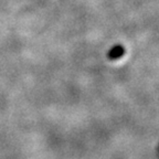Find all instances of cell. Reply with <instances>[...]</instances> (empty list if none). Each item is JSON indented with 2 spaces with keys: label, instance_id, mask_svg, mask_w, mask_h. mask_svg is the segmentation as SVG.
<instances>
[{
  "label": "cell",
  "instance_id": "6da1fadb",
  "mask_svg": "<svg viewBox=\"0 0 159 159\" xmlns=\"http://www.w3.org/2000/svg\"><path fill=\"white\" fill-rule=\"evenodd\" d=\"M125 54V48L120 44H117V45H114L112 49L108 51V54H107V57L109 60H118Z\"/></svg>",
  "mask_w": 159,
  "mask_h": 159
}]
</instances>
